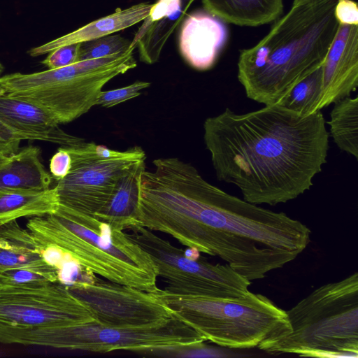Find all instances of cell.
<instances>
[{
	"label": "cell",
	"mask_w": 358,
	"mask_h": 358,
	"mask_svg": "<svg viewBox=\"0 0 358 358\" xmlns=\"http://www.w3.org/2000/svg\"><path fill=\"white\" fill-rule=\"evenodd\" d=\"M329 137L321 110L302 115L279 104L242 114L227 108L203 123L217 178L256 205L285 203L309 190L327 163Z\"/></svg>",
	"instance_id": "obj_1"
},
{
	"label": "cell",
	"mask_w": 358,
	"mask_h": 358,
	"mask_svg": "<svg viewBox=\"0 0 358 358\" xmlns=\"http://www.w3.org/2000/svg\"><path fill=\"white\" fill-rule=\"evenodd\" d=\"M159 231L181 244L227 264L239 261L250 242L301 254L311 231L283 212H275L231 195L206 180L196 169L166 187L157 208Z\"/></svg>",
	"instance_id": "obj_2"
},
{
	"label": "cell",
	"mask_w": 358,
	"mask_h": 358,
	"mask_svg": "<svg viewBox=\"0 0 358 358\" xmlns=\"http://www.w3.org/2000/svg\"><path fill=\"white\" fill-rule=\"evenodd\" d=\"M338 1L292 6L255 45L240 50L237 77L248 98L276 104L322 64L339 25L334 15Z\"/></svg>",
	"instance_id": "obj_3"
},
{
	"label": "cell",
	"mask_w": 358,
	"mask_h": 358,
	"mask_svg": "<svg viewBox=\"0 0 358 358\" xmlns=\"http://www.w3.org/2000/svg\"><path fill=\"white\" fill-rule=\"evenodd\" d=\"M27 229L38 242L58 248L92 274L146 292L158 288L148 253L129 234L92 215L59 205L55 213L30 218Z\"/></svg>",
	"instance_id": "obj_4"
},
{
	"label": "cell",
	"mask_w": 358,
	"mask_h": 358,
	"mask_svg": "<svg viewBox=\"0 0 358 358\" xmlns=\"http://www.w3.org/2000/svg\"><path fill=\"white\" fill-rule=\"evenodd\" d=\"M173 314L206 341L234 349L266 351L291 331L286 311L261 294L219 299L155 291Z\"/></svg>",
	"instance_id": "obj_5"
},
{
	"label": "cell",
	"mask_w": 358,
	"mask_h": 358,
	"mask_svg": "<svg viewBox=\"0 0 358 358\" xmlns=\"http://www.w3.org/2000/svg\"><path fill=\"white\" fill-rule=\"evenodd\" d=\"M290 332L268 353L358 357V273L315 289L286 310Z\"/></svg>",
	"instance_id": "obj_6"
},
{
	"label": "cell",
	"mask_w": 358,
	"mask_h": 358,
	"mask_svg": "<svg viewBox=\"0 0 358 358\" xmlns=\"http://www.w3.org/2000/svg\"><path fill=\"white\" fill-rule=\"evenodd\" d=\"M134 49L55 69L6 74L0 77V87L6 95L41 107L57 124L69 123L96 105L106 83L136 66Z\"/></svg>",
	"instance_id": "obj_7"
},
{
	"label": "cell",
	"mask_w": 358,
	"mask_h": 358,
	"mask_svg": "<svg viewBox=\"0 0 358 358\" xmlns=\"http://www.w3.org/2000/svg\"><path fill=\"white\" fill-rule=\"evenodd\" d=\"M174 315V314H173ZM206 339L176 315L155 327L117 328L94 322L72 325L22 327L0 322V343L105 353L154 350L203 343Z\"/></svg>",
	"instance_id": "obj_8"
},
{
	"label": "cell",
	"mask_w": 358,
	"mask_h": 358,
	"mask_svg": "<svg viewBox=\"0 0 358 358\" xmlns=\"http://www.w3.org/2000/svg\"><path fill=\"white\" fill-rule=\"evenodd\" d=\"M131 238L153 261L157 276L167 286L164 290L176 294L219 299L245 296L251 281L229 264H212L205 259H193L185 250L138 224L129 228Z\"/></svg>",
	"instance_id": "obj_9"
},
{
	"label": "cell",
	"mask_w": 358,
	"mask_h": 358,
	"mask_svg": "<svg viewBox=\"0 0 358 358\" xmlns=\"http://www.w3.org/2000/svg\"><path fill=\"white\" fill-rule=\"evenodd\" d=\"M64 147L71 155V167L56 181L59 205L92 216L106 203L125 171L146 158L139 146L119 151L83 141Z\"/></svg>",
	"instance_id": "obj_10"
},
{
	"label": "cell",
	"mask_w": 358,
	"mask_h": 358,
	"mask_svg": "<svg viewBox=\"0 0 358 358\" xmlns=\"http://www.w3.org/2000/svg\"><path fill=\"white\" fill-rule=\"evenodd\" d=\"M68 289L90 310L94 322L103 326L150 327L174 315L155 292L101 280L78 282Z\"/></svg>",
	"instance_id": "obj_11"
},
{
	"label": "cell",
	"mask_w": 358,
	"mask_h": 358,
	"mask_svg": "<svg viewBox=\"0 0 358 358\" xmlns=\"http://www.w3.org/2000/svg\"><path fill=\"white\" fill-rule=\"evenodd\" d=\"M94 322L90 310L67 287L0 286V322L16 327L64 326Z\"/></svg>",
	"instance_id": "obj_12"
},
{
	"label": "cell",
	"mask_w": 358,
	"mask_h": 358,
	"mask_svg": "<svg viewBox=\"0 0 358 358\" xmlns=\"http://www.w3.org/2000/svg\"><path fill=\"white\" fill-rule=\"evenodd\" d=\"M358 86V25L339 24L322 64L317 110L350 96Z\"/></svg>",
	"instance_id": "obj_13"
},
{
	"label": "cell",
	"mask_w": 358,
	"mask_h": 358,
	"mask_svg": "<svg viewBox=\"0 0 358 358\" xmlns=\"http://www.w3.org/2000/svg\"><path fill=\"white\" fill-rule=\"evenodd\" d=\"M223 22L207 11L192 13L179 35V49L186 62L198 71L211 69L227 40Z\"/></svg>",
	"instance_id": "obj_14"
},
{
	"label": "cell",
	"mask_w": 358,
	"mask_h": 358,
	"mask_svg": "<svg viewBox=\"0 0 358 358\" xmlns=\"http://www.w3.org/2000/svg\"><path fill=\"white\" fill-rule=\"evenodd\" d=\"M0 121L24 140L45 141L71 146L83 141L62 130L53 117L41 107L6 95H0Z\"/></svg>",
	"instance_id": "obj_15"
},
{
	"label": "cell",
	"mask_w": 358,
	"mask_h": 358,
	"mask_svg": "<svg viewBox=\"0 0 358 358\" xmlns=\"http://www.w3.org/2000/svg\"><path fill=\"white\" fill-rule=\"evenodd\" d=\"M195 0H157L137 31L131 45L138 49L139 59L157 62L163 48Z\"/></svg>",
	"instance_id": "obj_16"
},
{
	"label": "cell",
	"mask_w": 358,
	"mask_h": 358,
	"mask_svg": "<svg viewBox=\"0 0 358 358\" xmlns=\"http://www.w3.org/2000/svg\"><path fill=\"white\" fill-rule=\"evenodd\" d=\"M153 3H140L125 9L117 8L113 13L92 21L86 25L28 51L31 57H37L63 45L81 43L114 34L130 27L145 20L150 14Z\"/></svg>",
	"instance_id": "obj_17"
},
{
	"label": "cell",
	"mask_w": 358,
	"mask_h": 358,
	"mask_svg": "<svg viewBox=\"0 0 358 358\" xmlns=\"http://www.w3.org/2000/svg\"><path fill=\"white\" fill-rule=\"evenodd\" d=\"M145 169V159L130 166L119 179L106 203L94 217L117 230L124 231L137 224L139 178Z\"/></svg>",
	"instance_id": "obj_18"
},
{
	"label": "cell",
	"mask_w": 358,
	"mask_h": 358,
	"mask_svg": "<svg viewBox=\"0 0 358 358\" xmlns=\"http://www.w3.org/2000/svg\"><path fill=\"white\" fill-rule=\"evenodd\" d=\"M41 149L28 145L0 163V190H44L52 177L41 160Z\"/></svg>",
	"instance_id": "obj_19"
},
{
	"label": "cell",
	"mask_w": 358,
	"mask_h": 358,
	"mask_svg": "<svg viewBox=\"0 0 358 358\" xmlns=\"http://www.w3.org/2000/svg\"><path fill=\"white\" fill-rule=\"evenodd\" d=\"M206 11L223 22L259 27L275 22L283 13V0H201Z\"/></svg>",
	"instance_id": "obj_20"
},
{
	"label": "cell",
	"mask_w": 358,
	"mask_h": 358,
	"mask_svg": "<svg viewBox=\"0 0 358 358\" xmlns=\"http://www.w3.org/2000/svg\"><path fill=\"white\" fill-rule=\"evenodd\" d=\"M50 266L41 248L27 229L17 220L0 224V272L15 267Z\"/></svg>",
	"instance_id": "obj_21"
},
{
	"label": "cell",
	"mask_w": 358,
	"mask_h": 358,
	"mask_svg": "<svg viewBox=\"0 0 358 358\" xmlns=\"http://www.w3.org/2000/svg\"><path fill=\"white\" fill-rule=\"evenodd\" d=\"M59 206L55 187L44 190H0V224L21 217L50 215L57 210Z\"/></svg>",
	"instance_id": "obj_22"
},
{
	"label": "cell",
	"mask_w": 358,
	"mask_h": 358,
	"mask_svg": "<svg viewBox=\"0 0 358 358\" xmlns=\"http://www.w3.org/2000/svg\"><path fill=\"white\" fill-rule=\"evenodd\" d=\"M327 124L338 148L358 159V97H345L334 103Z\"/></svg>",
	"instance_id": "obj_23"
},
{
	"label": "cell",
	"mask_w": 358,
	"mask_h": 358,
	"mask_svg": "<svg viewBox=\"0 0 358 358\" xmlns=\"http://www.w3.org/2000/svg\"><path fill=\"white\" fill-rule=\"evenodd\" d=\"M322 64L296 83L276 103L302 115L317 111L321 92Z\"/></svg>",
	"instance_id": "obj_24"
},
{
	"label": "cell",
	"mask_w": 358,
	"mask_h": 358,
	"mask_svg": "<svg viewBox=\"0 0 358 358\" xmlns=\"http://www.w3.org/2000/svg\"><path fill=\"white\" fill-rule=\"evenodd\" d=\"M58 283L56 270L48 267H15L0 272V286L33 287Z\"/></svg>",
	"instance_id": "obj_25"
},
{
	"label": "cell",
	"mask_w": 358,
	"mask_h": 358,
	"mask_svg": "<svg viewBox=\"0 0 358 358\" xmlns=\"http://www.w3.org/2000/svg\"><path fill=\"white\" fill-rule=\"evenodd\" d=\"M131 43L119 34L108 35L81 43L80 61L106 57L125 52L131 48Z\"/></svg>",
	"instance_id": "obj_26"
},
{
	"label": "cell",
	"mask_w": 358,
	"mask_h": 358,
	"mask_svg": "<svg viewBox=\"0 0 358 358\" xmlns=\"http://www.w3.org/2000/svg\"><path fill=\"white\" fill-rule=\"evenodd\" d=\"M150 85V83L148 82L138 80L124 87L101 91L96 99V105L111 108L138 96L141 94V91L149 87Z\"/></svg>",
	"instance_id": "obj_27"
},
{
	"label": "cell",
	"mask_w": 358,
	"mask_h": 358,
	"mask_svg": "<svg viewBox=\"0 0 358 358\" xmlns=\"http://www.w3.org/2000/svg\"><path fill=\"white\" fill-rule=\"evenodd\" d=\"M80 43L61 46L50 52L41 62L48 69H55L73 64L80 61Z\"/></svg>",
	"instance_id": "obj_28"
},
{
	"label": "cell",
	"mask_w": 358,
	"mask_h": 358,
	"mask_svg": "<svg viewBox=\"0 0 358 358\" xmlns=\"http://www.w3.org/2000/svg\"><path fill=\"white\" fill-rule=\"evenodd\" d=\"M22 136L0 121V163L18 152Z\"/></svg>",
	"instance_id": "obj_29"
},
{
	"label": "cell",
	"mask_w": 358,
	"mask_h": 358,
	"mask_svg": "<svg viewBox=\"0 0 358 358\" xmlns=\"http://www.w3.org/2000/svg\"><path fill=\"white\" fill-rule=\"evenodd\" d=\"M71 167V157L64 146L58 148L50 160V171L52 177L58 181L64 178Z\"/></svg>",
	"instance_id": "obj_30"
},
{
	"label": "cell",
	"mask_w": 358,
	"mask_h": 358,
	"mask_svg": "<svg viewBox=\"0 0 358 358\" xmlns=\"http://www.w3.org/2000/svg\"><path fill=\"white\" fill-rule=\"evenodd\" d=\"M334 15L341 24L358 25V7L353 0H338Z\"/></svg>",
	"instance_id": "obj_31"
},
{
	"label": "cell",
	"mask_w": 358,
	"mask_h": 358,
	"mask_svg": "<svg viewBox=\"0 0 358 358\" xmlns=\"http://www.w3.org/2000/svg\"><path fill=\"white\" fill-rule=\"evenodd\" d=\"M315 0H293L292 6H296L301 4L308 3L312 1H314Z\"/></svg>",
	"instance_id": "obj_32"
},
{
	"label": "cell",
	"mask_w": 358,
	"mask_h": 358,
	"mask_svg": "<svg viewBox=\"0 0 358 358\" xmlns=\"http://www.w3.org/2000/svg\"><path fill=\"white\" fill-rule=\"evenodd\" d=\"M3 94H5V91L3 88H1L0 87V95H3Z\"/></svg>",
	"instance_id": "obj_33"
}]
</instances>
